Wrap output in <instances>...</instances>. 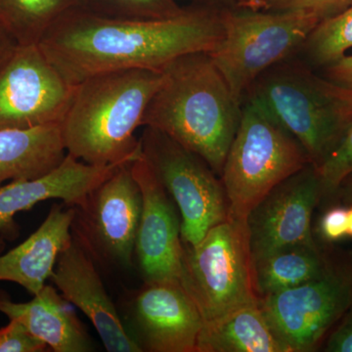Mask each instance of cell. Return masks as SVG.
<instances>
[{
    "label": "cell",
    "instance_id": "cell-18",
    "mask_svg": "<svg viewBox=\"0 0 352 352\" xmlns=\"http://www.w3.org/2000/svg\"><path fill=\"white\" fill-rule=\"evenodd\" d=\"M30 302H16L0 289V312L20 321L55 352L94 351L91 338L73 305L55 287L46 284Z\"/></svg>",
    "mask_w": 352,
    "mask_h": 352
},
{
    "label": "cell",
    "instance_id": "cell-19",
    "mask_svg": "<svg viewBox=\"0 0 352 352\" xmlns=\"http://www.w3.org/2000/svg\"><path fill=\"white\" fill-rule=\"evenodd\" d=\"M61 124L0 131V186L50 173L67 155Z\"/></svg>",
    "mask_w": 352,
    "mask_h": 352
},
{
    "label": "cell",
    "instance_id": "cell-11",
    "mask_svg": "<svg viewBox=\"0 0 352 352\" xmlns=\"http://www.w3.org/2000/svg\"><path fill=\"white\" fill-rule=\"evenodd\" d=\"M75 89L38 44L16 46L0 64V131L61 124Z\"/></svg>",
    "mask_w": 352,
    "mask_h": 352
},
{
    "label": "cell",
    "instance_id": "cell-25",
    "mask_svg": "<svg viewBox=\"0 0 352 352\" xmlns=\"http://www.w3.org/2000/svg\"><path fill=\"white\" fill-rule=\"evenodd\" d=\"M351 0H236L238 8L258 11H303L319 19L344 10Z\"/></svg>",
    "mask_w": 352,
    "mask_h": 352
},
{
    "label": "cell",
    "instance_id": "cell-22",
    "mask_svg": "<svg viewBox=\"0 0 352 352\" xmlns=\"http://www.w3.org/2000/svg\"><path fill=\"white\" fill-rule=\"evenodd\" d=\"M85 0H0V29L17 45L38 44L65 14Z\"/></svg>",
    "mask_w": 352,
    "mask_h": 352
},
{
    "label": "cell",
    "instance_id": "cell-21",
    "mask_svg": "<svg viewBox=\"0 0 352 352\" xmlns=\"http://www.w3.org/2000/svg\"><path fill=\"white\" fill-rule=\"evenodd\" d=\"M338 254L318 244L296 245L254 261L256 295L264 298L295 288L323 275Z\"/></svg>",
    "mask_w": 352,
    "mask_h": 352
},
{
    "label": "cell",
    "instance_id": "cell-30",
    "mask_svg": "<svg viewBox=\"0 0 352 352\" xmlns=\"http://www.w3.org/2000/svg\"><path fill=\"white\" fill-rule=\"evenodd\" d=\"M322 69L323 76L328 80L352 89V55H344Z\"/></svg>",
    "mask_w": 352,
    "mask_h": 352
},
{
    "label": "cell",
    "instance_id": "cell-9",
    "mask_svg": "<svg viewBox=\"0 0 352 352\" xmlns=\"http://www.w3.org/2000/svg\"><path fill=\"white\" fill-rule=\"evenodd\" d=\"M271 328L289 352L315 351L352 305V258L338 254L323 275L259 298Z\"/></svg>",
    "mask_w": 352,
    "mask_h": 352
},
{
    "label": "cell",
    "instance_id": "cell-3",
    "mask_svg": "<svg viewBox=\"0 0 352 352\" xmlns=\"http://www.w3.org/2000/svg\"><path fill=\"white\" fill-rule=\"evenodd\" d=\"M162 80L163 72L124 69L76 83L60 124L67 153L97 166L131 163L142 156L136 131Z\"/></svg>",
    "mask_w": 352,
    "mask_h": 352
},
{
    "label": "cell",
    "instance_id": "cell-8",
    "mask_svg": "<svg viewBox=\"0 0 352 352\" xmlns=\"http://www.w3.org/2000/svg\"><path fill=\"white\" fill-rule=\"evenodd\" d=\"M142 154L175 201L183 244L195 245L229 217L226 190L204 160L163 132L143 127Z\"/></svg>",
    "mask_w": 352,
    "mask_h": 352
},
{
    "label": "cell",
    "instance_id": "cell-26",
    "mask_svg": "<svg viewBox=\"0 0 352 352\" xmlns=\"http://www.w3.org/2000/svg\"><path fill=\"white\" fill-rule=\"evenodd\" d=\"M316 170L321 180L323 200L333 198L342 182L352 175V124L339 147Z\"/></svg>",
    "mask_w": 352,
    "mask_h": 352
},
{
    "label": "cell",
    "instance_id": "cell-23",
    "mask_svg": "<svg viewBox=\"0 0 352 352\" xmlns=\"http://www.w3.org/2000/svg\"><path fill=\"white\" fill-rule=\"evenodd\" d=\"M302 48L308 60L321 69L344 57L352 48V0L344 10L320 21Z\"/></svg>",
    "mask_w": 352,
    "mask_h": 352
},
{
    "label": "cell",
    "instance_id": "cell-10",
    "mask_svg": "<svg viewBox=\"0 0 352 352\" xmlns=\"http://www.w3.org/2000/svg\"><path fill=\"white\" fill-rule=\"evenodd\" d=\"M132 163V162H131ZM120 164L75 208L74 238L95 263L131 267L142 197L131 164Z\"/></svg>",
    "mask_w": 352,
    "mask_h": 352
},
{
    "label": "cell",
    "instance_id": "cell-1",
    "mask_svg": "<svg viewBox=\"0 0 352 352\" xmlns=\"http://www.w3.org/2000/svg\"><path fill=\"white\" fill-rule=\"evenodd\" d=\"M223 36L221 13L184 10L170 18H127L74 9L38 45L72 83L124 69L163 72L183 55L210 52Z\"/></svg>",
    "mask_w": 352,
    "mask_h": 352
},
{
    "label": "cell",
    "instance_id": "cell-33",
    "mask_svg": "<svg viewBox=\"0 0 352 352\" xmlns=\"http://www.w3.org/2000/svg\"><path fill=\"white\" fill-rule=\"evenodd\" d=\"M347 208V237L352 239V205Z\"/></svg>",
    "mask_w": 352,
    "mask_h": 352
},
{
    "label": "cell",
    "instance_id": "cell-5",
    "mask_svg": "<svg viewBox=\"0 0 352 352\" xmlns=\"http://www.w3.org/2000/svg\"><path fill=\"white\" fill-rule=\"evenodd\" d=\"M310 163L288 131L254 102H243L239 126L221 173L229 217L247 221L277 185Z\"/></svg>",
    "mask_w": 352,
    "mask_h": 352
},
{
    "label": "cell",
    "instance_id": "cell-2",
    "mask_svg": "<svg viewBox=\"0 0 352 352\" xmlns=\"http://www.w3.org/2000/svg\"><path fill=\"white\" fill-rule=\"evenodd\" d=\"M242 105L208 52L190 53L163 69L142 127L163 132L221 175Z\"/></svg>",
    "mask_w": 352,
    "mask_h": 352
},
{
    "label": "cell",
    "instance_id": "cell-16",
    "mask_svg": "<svg viewBox=\"0 0 352 352\" xmlns=\"http://www.w3.org/2000/svg\"><path fill=\"white\" fill-rule=\"evenodd\" d=\"M120 166H92L67 153L63 161L46 175L2 185L0 235L4 240L16 239L19 235L16 215L32 210L41 201L62 200L68 206L78 205Z\"/></svg>",
    "mask_w": 352,
    "mask_h": 352
},
{
    "label": "cell",
    "instance_id": "cell-31",
    "mask_svg": "<svg viewBox=\"0 0 352 352\" xmlns=\"http://www.w3.org/2000/svg\"><path fill=\"white\" fill-rule=\"evenodd\" d=\"M16 46L17 44L15 41L0 29V64L12 53Z\"/></svg>",
    "mask_w": 352,
    "mask_h": 352
},
{
    "label": "cell",
    "instance_id": "cell-6",
    "mask_svg": "<svg viewBox=\"0 0 352 352\" xmlns=\"http://www.w3.org/2000/svg\"><path fill=\"white\" fill-rule=\"evenodd\" d=\"M239 9L220 12L223 36L208 53L243 105L259 76L302 48L321 20L303 11Z\"/></svg>",
    "mask_w": 352,
    "mask_h": 352
},
{
    "label": "cell",
    "instance_id": "cell-17",
    "mask_svg": "<svg viewBox=\"0 0 352 352\" xmlns=\"http://www.w3.org/2000/svg\"><path fill=\"white\" fill-rule=\"evenodd\" d=\"M75 208L54 204L41 226L17 247L0 252V282H12L32 296L50 280L60 254L72 240Z\"/></svg>",
    "mask_w": 352,
    "mask_h": 352
},
{
    "label": "cell",
    "instance_id": "cell-15",
    "mask_svg": "<svg viewBox=\"0 0 352 352\" xmlns=\"http://www.w3.org/2000/svg\"><path fill=\"white\" fill-rule=\"evenodd\" d=\"M50 281L67 302L89 319L106 351L142 352L109 296L96 263L74 236L60 254Z\"/></svg>",
    "mask_w": 352,
    "mask_h": 352
},
{
    "label": "cell",
    "instance_id": "cell-28",
    "mask_svg": "<svg viewBox=\"0 0 352 352\" xmlns=\"http://www.w3.org/2000/svg\"><path fill=\"white\" fill-rule=\"evenodd\" d=\"M319 233L327 243L338 242L347 237V207L329 208L319 222Z\"/></svg>",
    "mask_w": 352,
    "mask_h": 352
},
{
    "label": "cell",
    "instance_id": "cell-34",
    "mask_svg": "<svg viewBox=\"0 0 352 352\" xmlns=\"http://www.w3.org/2000/svg\"><path fill=\"white\" fill-rule=\"evenodd\" d=\"M6 240L3 239V238L0 236V252H2L4 251V249H6Z\"/></svg>",
    "mask_w": 352,
    "mask_h": 352
},
{
    "label": "cell",
    "instance_id": "cell-13",
    "mask_svg": "<svg viewBox=\"0 0 352 352\" xmlns=\"http://www.w3.org/2000/svg\"><path fill=\"white\" fill-rule=\"evenodd\" d=\"M127 332L143 351L197 352L200 310L179 281L144 282L131 300Z\"/></svg>",
    "mask_w": 352,
    "mask_h": 352
},
{
    "label": "cell",
    "instance_id": "cell-20",
    "mask_svg": "<svg viewBox=\"0 0 352 352\" xmlns=\"http://www.w3.org/2000/svg\"><path fill=\"white\" fill-rule=\"evenodd\" d=\"M197 352H289L258 302L205 322Z\"/></svg>",
    "mask_w": 352,
    "mask_h": 352
},
{
    "label": "cell",
    "instance_id": "cell-14",
    "mask_svg": "<svg viewBox=\"0 0 352 352\" xmlns=\"http://www.w3.org/2000/svg\"><path fill=\"white\" fill-rule=\"evenodd\" d=\"M142 197L134 256L144 282L179 281L183 242L175 201L141 156L131 164Z\"/></svg>",
    "mask_w": 352,
    "mask_h": 352
},
{
    "label": "cell",
    "instance_id": "cell-29",
    "mask_svg": "<svg viewBox=\"0 0 352 352\" xmlns=\"http://www.w3.org/2000/svg\"><path fill=\"white\" fill-rule=\"evenodd\" d=\"M325 351L352 352V305L325 340Z\"/></svg>",
    "mask_w": 352,
    "mask_h": 352
},
{
    "label": "cell",
    "instance_id": "cell-32",
    "mask_svg": "<svg viewBox=\"0 0 352 352\" xmlns=\"http://www.w3.org/2000/svg\"><path fill=\"white\" fill-rule=\"evenodd\" d=\"M337 196L342 200L344 205H352V175L349 176V177L344 180L342 184L340 185V188L338 189V191L336 192L335 196L333 197Z\"/></svg>",
    "mask_w": 352,
    "mask_h": 352
},
{
    "label": "cell",
    "instance_id": "cell-12",
    "mask_svg": "<svg viewBox=\"0 0 352 352\" xmlns=\"http://www.w3.org/2000/svg\"><path fill=\"white\" fill-rule=\"evenodd\" d=\"M322 200L320 177L311 164L264 197L247 219L254 261L291 245L316 244L312 215Z\"/></svg>",
    "mask_w": 352,
    "mask_h": 352
},
{
    "label": "cell",
    "instance_id": "cell-24",
    "mask_svg": "<svg viewBox=\"0 0 352 352\" xmlns=\"http://www.w3.org/2000/svg\"><path fill=\"white\" fill-rule=\"evenodd\" d=\"M87 10L99 15L127 18H170L182 13L173 0H91Z\"/></svg>",
    "mask_w": 352,
    "mask_h": 352
},
{
    "label": "cell",
    "instance_id": "cell-27",
    "mask_svg": "<svg viewBox=\"0 0 352 352\" xmlns=\"http://www.w3.org/2000/svg\"><path fill=\"white\" fill-rule=\"evenodd\" d=\"M48 346L16 319L0 329V352H43Z\"/></svg>",
    "mask_w": 352,
    "mask_h": 352
},
{
    "label": "cell",
    "instance_id": "cell-4",
    "mask_svg": "<svg viewBox=\"0 0 352 352\" xmlns=\"http://www.w3.org/2000/svg\"><path fill=\"white\" fill-rule=\"evenodd\" d=\"M245 100L254 102L298 141L315 168L339 147L352 124V89L285 61L259 76Z\"/></svg>",
    "mask_w": 352,
    "mask_h": 352
},
{
    "label": "cell",
    "instance_id": "cell-7",
    "mask_svg": "<svg viewBox=\"0 0 352 352\" xmlns=\"http://www.w3.org/2000/svg\"><path fill=\"white\" fill-rule=\"evenodd\" d=\"M179 282L205 322L258 302L245 220L229 217L200 243L183 244Z\"/></svg>",
    "mask_w": 352,
    "mask_h": 352
}]
</instances>
